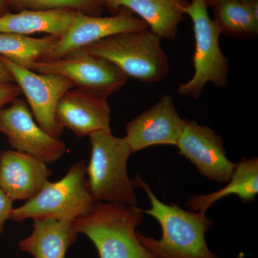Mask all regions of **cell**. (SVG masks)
Listing matches in <instances>:
<instances>
[{"label":"cell","mask_w":258,"mask_h":258,"mask_svg":"<svg viewBox=\"0 0 258 258\" xmlns=\"http://www.w3.org/2000/svg\"><path fill=\"white\" fill-rule=\"evenodd\" d=\"M133 181L150 200L151 208L142 212L156 219L162 230L159 240L138 231L139 240L149 252L157 258H218L207 244L206 233L213 222L205 214L162 203L138 174Z\"/></svg>","instance_id":"1"},{"label":"cell","mask_w":258,"mask_h":258,"mask_svg":"<svg viewBox=\"0 0 258 258\" xmlns=\"http://www.w3.org/2000/svg\"><path fill=\"white\" fill-rule=\"evenodd\" d=\"M143 214L136 205L96 202L74 227L92 241L100 258H157L139 239Z\"/></svg>","instance_id":"2"},{"label":"cell","mask_w":258,"mask_h":258,"mask_svg":"<svg viewBox=\"0 0 258 258\" xmlns=\"http://www.w3.org/2000/svg\"><path fill=\"white\" fill-rule=\"evenodd\" d=\"M89 137L91 155L86 177L95 201L137 205L136 186L127 171L128 158L133 153L125 137H115L110 129Z\"/></svg>","instance_id":"3"},{"label":"cell","mask_w":258,"mask_h":258,"mask_svg":"<svg viewBox=\"0 0 258 258\" xmlns=\"http://www.w3.org/2000/svg\"><path fill=\"white\" fill-rule=\"evenodd\" d=\"M161 40L147 29L107 37L78 51L109 61L127 78L156 83L164 79L169 71Z\"/></svg>","instance_id":"4"},{"label":"cell","mask_w":258,"mask_h":258,"mask_svg":"<svg viewBox=\"0 0 258 258\" xmlns=\"http://www.w3.org/2000/svg\"><path fill=\"white\" fill-rule=\"evenodd\" d=\"M95 203L88 189L86 163L81 160L62 179L47 181L33 198L14 208L10 219L16 222L45 217L75 220L91 211Z\"/></svg>","instance_id":"5"},{"label":"cell","mask_w":258,"mask_h":258,"mask_svg":"<svg viewBox=\"0 0 258 258\" xmlns=\"http://www.w3.org/2000/svg\"><path fill=\"white\" fill-rule=\"evenodd\" d=\"M208 7L205 0H192L184 10L193 24L195 75L187 83L180 85L179 93L193 99H198L208 83L219 88L225 87L228 83V60L219 44L221 30L216 21L210 18Z\"/></svg>","instance_id":"6"},{"label":"cell","mask_w":258,"mask_h":258,"mask_svg":"<svg viewBox=\"0 0 258 258\" xmlns=\"http://www.w3.org/2000/svg\"><path fill=\"white\" fill-rule=\"evenodd\" d=\"M28 69L63 76L75 87L105 98L123 87L128 79L109 61L79 51L60 58L40 59Z\"/></svg>","instance_id":"7"},{"label":"cell","mask_w":258,"mask_h":258,"mask_svg":"<svg viewBox=\"0 0 258 258\" xmlns=\"http://www.w3.org/2000/svg\"><path fill=\"white\" fill-rule=\"evenodd\" d=\"M13 81L26 97L37 124L47 134L60 138L63 128L56 117L57 105L64 93L75 87L69 79L51 74H40L0 56Z\"/></svg>","instance_id":"8"},{"label":"cell","mask_w":258,"mask_h":258,"mask_svg":"<svg viewBox=\"0 0 258 258\" xmlns=\"http://www.w3.org/2000/svg\"><path fill=\"white\" fill-rule=\"evenodd\" d=\"M0 132L15 150L35 157L45 164L58 160L67 152L60 139L43 130L23 100L17 98L8 108L0 109Z\"/></svg>","instance_id":"9"},{"label":"cell","mask_w":258,"mask_h":258,"mask_svg":"<svg viewBox=\"0 0 258 258\" xmlns=\"http://www.w3.org/2000/svg\"><path fill=\"white\" fill-rule=\"evenodd\" d=\"M147 29L149 27L143 20L128 12L110 17L78 12L67 31L42 59L60 58L107 37Z\"/></svg>","instance_id":"10"},{"label":"cell","mask_w":258,"mask_h":258,"mask_svg":"<svg viewBox=\"0 0 258 258\" xmlns=\"http://www.w3.org/2000/svg\"><path fill=\"white\" fill-rule=\"evenodd\" d=\"M176 147L202 175L222 184L230 181L236 164L226 156L221 137L210 127L187 120Z\"/></svg>","instance_id":"11"},{"label":"cell","mask_w":258,"mask_h":258,"mask_svg":"<svg viewBox=\"0 0 258 258\" xmlns=\"http://www.w3.org/2000/svg\"><path fill=\"white\" fill-rule=\"evenodd\" d=\"M186 121L179 116L171 97L164 95L154 106L126 123L125 138L132 153L152 146H176Z\"/></svg>","instance_id":"12"},{"label":"cell","mask_w":258,"mask_h":258,"mask_svg":"<svg viewBox=\"0 0 258 258\" xmlns=\"http://www.w3.org/2000/svg\"><path fill=\"white\" fill-rule=\"evenodd\" d=\"M56 117L62 128L72 131L79 138L111 129L107 98L78 88L69 90L60 98Z\"/></svg>","instance_id":"13"},{"label":"cell","mask_w":258,"mask_h":258,"mask_svg":"<svg viewBox=\"0 0 258 258\" xmlns=\"http://www.w3.org/2000/svg\"><path fill=\"white\" fill-rule=\"evenodd\" d=\"M51 175L46 164L30 154L16 150L0 152V188L13 202L33 198Z\"/></svg>","instance_id":"14"},{"label":"cell","mask_w":258,"mask_h":258,"mask_svg":"<svg viewBox=\"0 0 258 258\" xmlns=\"http://www.w3.org/2000/svg\"><path fill=\"white\" fill-rule=\"evenodd\" d=\"M33 220V231L19 242L20 249L35 258H66L68 249L76 242L79 234L74 220L55 217Z\"/></svg>","instance_id":"15"},{"label":"cell","mask_w":258,"mask_h":258,"mask_svg":"<svg viewBox=\"0 0 258 258\" xmlns=\"http://www.w3.org/2000/svg\"><path fill=\"white\" fill-rule=\"evenodd\" d=\"M188 0H111L108 6L124 8L140 17L161 38L175 40L178 25L184 19Z\"/></svg>","instance_id":"16"},{"label":"cell","mask_w":258,"mask_h":258,"mask_svg":"<svg viewBox=\"0 0 258 258\" xmlns=\"http://www.w3.org/2000/svg\"><path fill=\"white\" fill-rule=\"evenodd\" d=\"M72 10H21L0 15V32L30 36L45 33L60 38L77 14Z\"/></svg>","instance_id":"17"},{"label":"cell","mask_w":258,"mask_h":258,"mask_svg":"<svg viewBox=\"0 0 258 258\" xmlns=\"http://www.w3.org/2000/svg\"><path fill=\"white\" fill-rule=\"evenodd\" d=\"M258 194V160L257 157L244 159L236 164L230 181L221 189L208 195L191 197L186 205L192 212L205 214L220 199L236 195L244 203L255 200Z\"/></svg>","instance_id":"18"},{"label":"cell","mask_w":258,"mask_h":258,"mask_svg":"<svg viewBox=\"0 0 258 258\" xmlns=\"http://www.w3.org/2000/svg\"><path fill=\"white\" fill-rule=\"evenodd\" d=\"M213 7L222 34L249 36L257 33V0H221Z\"/></svg>","instance_id":"19"},{"label":"cell","mask_w":258,"mask_h":258,"mask_svg":"<svg viewBox=\"0 0 258 258\" xmlns=\"http://www.w3.org/2000/svg\"><path fill=\"white\" fill-rule=\"evenodd\" d=\"M58 37H31L0 32V56L29 69L35 61L43 58L53 47Z\"/></svg>","instance_id":"20"},{"label":"cell","mask_w":258,"mask_h":258,"mask_svg":"<svg viewBox=\"0 0 258 258\" xmlns=\"http://www.w3.org/2000/svg\"><path fill=\"white\" fill-rule=\"evenodd\" d=\"M21 10H72L86 14H97L103 5L98 0H7Z\"/></svg>","instance_id":"21"},{"label":"cell","mask_w":258,"mask_h":258,"mask_svg":"<svg viewBox=\"0 0 258 258\" xmlns=\"http://www.w3.org/2000/svg\"><path fill=\"white\" fill-rule=\"evenodd\" d=\"M21 90L15 83L0 84V109L12 103L22 94Z\"/></svg>","instance_id":"22"},{"label":"cell","mask_w":258,"mask_h":258,"mask_svg":"<svg viewBox=\"0 0 258 258\" xmlns=\"http://www.w3.org/2000/svg\"><path fill=\"white\" fill-rule=\"evenodd\" d=\"M13 201L0 188V234L4 230L5 223L11 218Z\"/></svg>","instance_id":"23"},{"label":"cell","mask_w":258,"mask_h":258,"mask_svg":"<svg viewBox=\"0 0 258 258\" xmlns=\"http://www.w3.org/2000/svg\"><path fill=\"white\" fill-rule=\"evenodd\" d=\"M15 83L10 71L7 69L5 64L0 59V84L5 83Z\"/></svg>","instance_id":"24"},{"label":"cell","mask_w":258,"mask_h":258,"mask_svg":"<svg viewBox=\"0 0 258 258\" xmlns=\"http://www.w3.org/2000/svg\"><path fill=\"white\" fill-rule=\"evenodd\" d=\"M8 4L7 0H0V15H3V11Z\"/></svg>","instance_id":"25"},{"label":"cell","mask_w":258,"mask_h":258,"mask_svg":"<svg viewBox=\"0 0 258 258\" xmlns=\"http://www.w3.org/2000/svg\"><path fill=\"white\" fill-rule=\"evenodd\" d=\"M205 1H206L207 4H208V6H209V5L214 6L216 3L221 1V0H205Z\"/></svg>","instance_id":"26"},{"label":"cell","mask_w":258,"mask_h":258,"mask_svg":"<svg viewBox=\"0 0 258 258\" xmlns=\"http://www.w3.org/2000/svg\"><path fill=\"white\" fill-rule=\"evenodd\" d=\"M98 1L101 2L102 4L103 5H108V3H109L110 2H111V0H98Z\"/></svg>","instance_id":"27"}]
</instances>
